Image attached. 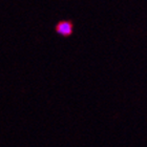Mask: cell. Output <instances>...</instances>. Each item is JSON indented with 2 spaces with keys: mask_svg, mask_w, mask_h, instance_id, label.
<instances>
[{
  "mask_svg": "<svg viewBox=\"0 0 147 147\" xmlns=\"http://www.w3.org/2000/svg\"><path fill=\"white\" fill-rule=\"evenodd\" d=\"M55 31L62 37H69L74 32V24L71 20H61L55 26Z\"/></svg>",
  "mask_w": 147,
  "mask_h": 147,
  "instance_id": "6da1fadb",
  "label": "cell"
}]
</instances>
